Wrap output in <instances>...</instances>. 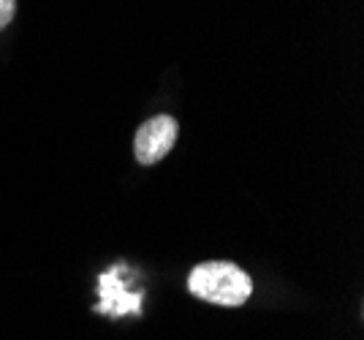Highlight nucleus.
I'll list each match as a JSON object with an SVG mask.
<instances>
[{
	"instance_id": "7ed1b4c3",
	"label": "nucleus",
	"mask_w": 364,
	"mask_h": 340,
	"mask_svg": "<svg viewBox=\"0 0 364 340\" xmlns=\"http://www.w3.org/2000/svg\"><path fill=\"white\" fill-rule=\"evenodd\" d=\"M101 305L95 310L101 313H109V316H122V313H139L141 308V294H131L125 292L117 270L112 272H104L101 275Z\"/></svg>"
},
{
	"instance_id": "f03ea898",
	"label": "nucleus",
	"mask_w": 364,
	"mask_h": 340,
	"mask_svg": "<svg viewBox=\"0 0 364 340\" xmlns=\"http://www.w3.org/2000/svg\"><path fill=\"white\" fill-rule=\"evenodd\" d=\"M177 134H180V125L168 115H158V117H152L147 123H141V128L136 131V142H134L136 161L144 164V166L158 164L174 147Z\"/></svg>"
},
{
	"instance_id": "20e7f679",
	"label": "nucleus",
	"mask_w": 364,
	"mask_h": 340,
	"mask_svg": "<svg viewBox=\"0 0 364 340\" xmlns=\"http://www.w3.org/2000/svg\"><path fill=\"white\" fill-rule=\"evenodd\" d=\"M16 11V0H0V31L14 19Z\"/></svg>"
},
{
	"instance_id": "f257e3e1",
	"label": "nucleus",
	"mask_w": 364,
	"mask_h": 340,
	"mask_svg": "<svg viewBox=\"0 0 364 340\" xmlns=\"http://www.w3.org/2000/svg\"><path fill=\"white\" fill-rule=\"evenodd\" d=\"M188 289L196 299L223 308H240L253 294V280L234 262H204L191 270Z\"/></svg>"
}]
</instances>
